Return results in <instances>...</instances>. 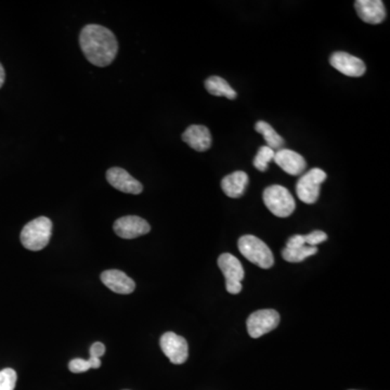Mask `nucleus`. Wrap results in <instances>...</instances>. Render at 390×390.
I'll return each instance as SVG.
<instances>
[{
	"mask_svg": "<svg viewBox=\"0 0 390 390\" xmlns=\"http://www.w3.org/2000/svg\"><path fill=\"white\" fill-rule=\"evenodd\" d=\"M79 45L86 59L99 67L110 65L119 51L115 35L107 27L98 24H89L82 30Z\"/></svg>",
	"mask_w": 390,
	"mask_h": 390,
	"instance_id": "1",
	"label": "nucleus"
},
{
	"mask_svg": "<svg viewBox=\"0 0 390 390\" xmlns=\"http://www.w3.org/2000/svg\"><path fill=\"white\" fill-rule=\"evenodd\" d=\"M51 234L52 221L43 216L25 225L21 232V242L29 251H41L49 244Z\"/></svg>",
	"mask_w": 390,
	"mask_h": 390,
	"instance_id": "2",
	"label": "nucleus"
},
{
	"mask_svg": "<svg viewBox=\"0 0 390 390\" xmlns=\"http://www.w3.org/2000/svg\"><path fill=\"white\" fill-rule=\"evenodd\" d=\"M239 251L246 259L263 269H269L275 264V258L269 246L254 235H243L238 242Z\"/></svg>",
	"mask_w": 390,
	"mask_h": 390,
	"instance_id": "3",
	"label": "nucleus"
},
{
	"mask_svg": "<svg viewBox=\"0 0 390 390\" xmlns=\"http://www.w3.org/2000/svg\"><path fill=\"white\" fill-rule=\"evenodd\" d=\"M263 200L268 209L277 217H289L295 211L296 204L293 195L282 186L268 187L264 191Z\"/></svg>",
	"mask_w": 390,
	"mask_h": 390,
	"instance_id": "4",
	"label": "nucleus"
},
{
	"mask_svg": "<svg viewBox=\"0 0 390 390\" xmlns=\"http://www.w3.org/2000/svg\"><path fill=\"white\" fill-rule=\"evenodd\" d=\"M327 180V174L320 168H312L301 176L296 185V193L301 202L315 204L319 199L321 185Z\"/></svg>",
	"mask_w": 390,
	"mask_h": 390,
	"instance_id": "5",
	"label": "nucleus"
},
{
	"mask_svg": "<svg viewBox=\"0 0 390 390\" xmlns=\"http://www.w3.org/2000/svg\"><path fill=\"white\" fill-rule=\"evenodd\" d=\"M218 267L225 275L226 289L228 293L233 295L241 293V282L243 281L245 275L241 261L235 256L226 253L218 258Z\"/></svg>",
	"mask_w": 390,
	"mask_h": 390,
	"instance_id": "6",
	"label": "nucleus"
},
{
	"mask_svg": "<svg viewBox=\"0 0 390 390\" xmlns=\"http://www.w3.org/2000/svg\"><path fill=\"white\" fill-rule=\"evenodd\" d=\"M279 323L280 315L275 310L261 309L249 316L246 325L251 337L259 338L277 329Z\"/></svg>",
	"mask_w": 390,
	"mask_h": 390,
	"instance_id": "7",
	"label": "nucleus"
},
{
	"mask_svg": "<svg viewBox=\"0 0 390 390\" xmlns=\"http://www.w3.org/2000/svg\"><path fill=\"white\" fill-rule=\"evenodd\" d=\"M161 348L164 355L174 364L185 363L189 357L187 341L174 332H167L162 336Z\"/></svg>",
	"mask_w": 390,
	"mask_h": 390,
	"instance_id": "8",
	"label": "nucleus"
},
{
	"mask_svg": "<svg viewBox=\"0 0 390 390\" xmlns=\"http://www.w3.org/2000/svg\"><path fill=\"white\" fill-rule=\"evenodd\" d=\"M115 232L122 239L131 240L141 237L151 231L149 223L138 216H125L116 220L113 226Z\"/></svg>",
	"mask_w": 390,
	"mask_h": 390,
	"instance_id": "9",
	"label": "nucleus"
},
{
	"mask_svg": "<svg viewBox=\"0 0 390 390\" xmlns=\"http://www.w3.org/2000/svg\"><path fill=\"white\" fill-rule=\"evenodd\" d=\"M330 63L334 69L350 77H361L367 70L361 59L344 51L334 52L330 58Z\"/></svg>",
	"mask_w": 390,
	"mask_h": 390,
	"instance_id": "10",
	"label": "nucleus"
},
{
	"mask_svg": "<svg viewBox=\"0 0 390 390\" xmlns=\"http://www.w3.org/2000/svg\"><path fill=\"white\" fill-rule=\"evenodd\" d=\"M107 180L112 187L124 193L137 195L143 191V186L121 167L110 168L107 171Z\"/></svg>",
	"mask_w": 390,
	"mask_h": 390,
	"instance_id": "11",
	"label": "nucleus"
},
{
	"mask_svg": "<svg viewBox=\"0 0 390 390\" xmlns=\"http://www.w3.org/2000/svg\"><path fill=\"white\" fill-rule=\"evenodd\" d=\"M101 281L114 293L123 295L131 294L136 289L135 281L121 270L113 269L102 272Z\"/></svg>",
	"mask_w": 390,
	"mask_h": 390,
	"instance_id": "12",
	"label": "nucleus"
},
{
	"mask_svg": "<svg viewBox=\"0 0 390 390\" xmlns=\"http://www.w3.org/2000/svg\"><path fill=\"white\" fill-rule=\"evenodd\" d=\"M273 161L283 169L285 173L292 176H299L307 167L305 159L297 152L289 149H280L275 152Z\"/></svg>",
	"mask_w": 390,
	"mask_h": 390,
	"instance_id": "13",
	"label": "nucleus"
},
{
	"mask_svg": "<svg viewBox=\"0 0 390 390\" xmlns=\"http://www.w3.org/2000/svg\"><path fill=\"white\" fill-rule=\"evenodd\" d=\"M358 15L369 24H379L386 19V9L382 0H358L355 3Z\"/></svg>",
	"mask_w": 390,
	"mask_h": 390,
	"instance_id": "14",
	"label": "nucleus"
},
{
	"mask_svg": "<svg viewBox=\"0 0 390 390\" xmlns=\"http://www.w3.org/2000/svg\"><path fill=\"white\" fill-rule=\"evenodd\" d=\"M182 140L197 152L207 151L212 147L211 131L203 125L189 126L182 134Z\"/></svg>",
	"mask_w": 390,
	"mask_h": 390,
	"instance_id": "15",
	"label": "nucleus"
},
{
	"mask_svg": "<svg viewBox=\"0 0 390 390\" xmlns=\"http://www.w3.org/2000/svg\"><path fill=\"white\" fill-rule=\"evenodd\" d=\"M249 185V176L245 171H238L226 176L221 181V189L226 195L232 199H238L243 195Z\"/></svg>",
	"mask_w": 390,
	"mask_h": 390,
	"instance_id": "16",
	"label": "nucleus"
},
{
	"mask_svg": "<svg viewBox=\"0 0 390 390\" xmlns=\"http://www.w3.org/2000/svg\"><path fill=\"white\" fill-rule=\"evenodd\" d=\"M205 88L208 93L216 97H226L233 100L237 98V91L229 85L226 79L219 76H211L205 82Z\"/></svg>",
	"mask_w": 390,
	"mask_h": 390,
	"instance_id": "17",
	"label": "nucleus"
},
{
	"mask_svg": "<svg viewBox=\"0 0 390 390\" xmlns=\"http://www.w3.org/2000/svg\"><path fill=\"white\" fill-rule=\"evenodd\" d=\"M255 130L260 135H263L264 139L267 142V147L271 148L272 150H280L283 147V138L267 122H257L255 125Z\"/></svg>",
	"mask_w": 390,
	"mask_h": 390,
	"instance_id": "18",
	"label": "nucleus"
},
{
	"mask_svg": "<svg viewBox=\"0 0 390 390\" xmlns=\"http://www.w3.org/2000/svg\"><path fill=\"white\" fill-rule=\"evenodd\" d=\"M318 253L317 247L312 246H301V247H294V249H285L282 251V256L289 263H301L306 258L315 255Z\"/></svg>",
	"mask_w": 390,
	"mask_h": 390,
	"instance_id": "19",
	"label": "nucleus"
},
{
	"mask_svg": "<svg viewBox=\"0 0 390 390\" xmlns=\"http://www.w3.org/2000/svg\"><path fill=\"white\" fill-rule=\"evenodd\" d=\"M100 367H101V360L93 357H90L88 360L76 358L71 360L69 363V369L72 373H84L89 369H99Z\"/></svg>",
	"mask_w": 390,
	"mask_h": 390,
	"instance_id": "20",
	"label": "nucleus"
},
{
	"mask_svg": "<svg viewBox=\"0 0 390 390\" xmlns=\"http://www.w3.org/2000/svg\"><path fill=\"white\" fill-rule=\"evenodd\" d=\"M275 150L271 148L264 145L258 150L257 155L254 159V166L257 168L259 171H266L268 169V164L273 161L275 159Z\"/></svg>",
	"mask_w": 390,
	"mask_h": 390,
	"instance_id": "21",
	"label": "nucleus"
},
{
	"mask_svg": "<svg viewBox=\"0 0 390 390\" xmlns=\"http://www.w3.org/2000/svg\"><path fill=\"white\" fill-rule=\"evenodd\" d=\"M18 375L15 370L4 369L0 371V390H15Z\"/></svg>",
	"mask_w": 390,
	"mask_h": 390,
	"instance_id": "22",
	"label": "nucleus"
},
{
	"mask_svg": "<svg viewBox=\"0 0 390 390\" xmlns=\"http://www.w3.org/2000/svg\"><path fill=\"white\" fill-rule=\"evenodd\" d=\"M304 237H305L306 245L312 246V247H317V245L327 240V233L320 230L312 231L311 233L306 234Z\"/></svg>",
	"mask_w": 390,
	"mask_h": 390,
	"instance_id": "23",
	"label": "nucleus"
},
{
	"mask_svg": "<svg viewBox=\"0 0 390 390\" xmlns=\"http://www.w3.org/2000/svg\"><path fill=\"white\" fill-rule=\"evenodd\" d=\"M105 353V346L103 344L97 342V343H93L90 347V357L97 358L100 359L102 356Z\"/></svg>",
	"mask_w": 390,
	"mask_h": 390,
	"instance_id": "24",
	"label": "nucleus"
},
{
	"mask_svg": "<svg viewBox=\"0 0 390 390\" xmlns=\"http://www.w3.org/2000/svg\"><path fill=\"white\" fill-rule=\"evenodd\" d=\"M5 69H4L3 65L0 63V88L3 87L4 83H5Z\"/></svg>",
	"mask_w": 390,
	"mask_h": 390,
	"instance_id": "25",
	"label": "nucleus"
}]
</instances>
